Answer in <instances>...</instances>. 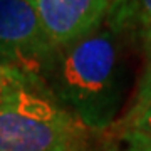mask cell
<instances>
[{
  "mask_svg": "<svg viewBox=\"0 0 151 151\" xmlns=\"http://www.w3.org/2000/svg\"><path fill=\"white\" fill-rule=\"evenodd\" d=\"M119 131H134V133L151 136V101L139 111L126 114L124 119L121 121Z\"/></svg>",
  "mask_w": 151,
  "mask_h": 151,
  "instance_id": "cell-8",
  "label": "cell"
},
{
  "mask_svg": "<svg viewBox=\"0 0 151 151\" xmlns=\"http://www.w3.org/2000/svg\"><path fill=\"white\" fill-rule=\"evenodd\" d=\"M108 151H151V136L134 131H119Z\"/></svg>",
  "mask_w": 151,
  "mask_h": 151,
  "instance_id": "cell-7",
  "label": "cell"
},
{
  "mask_svg": "<svg viewBox=\"0 0 151 151\" xmlns=\"http://www.w3.org/2000/svg\"><path fill=\"white\" fill-rule=\"evenodd\" d=\"M151 101V47L146 49V67L145 72L141 76L138 89H136V97H134V104L128 114L136 113L141 108H145L146 104Z\"/></svg>",
  "mask_w": 151,
  "mask_h": 151,
  "instance_id": "cell-9",
  "label": "cell"
},
{
  "mask_svg": "<svg viewBox=\"0 0 151 151\" xmlns=\"http://www.w3.org/2000/svg\"><path fill=\"white\" fill-rule=\"evenodd\" d=\"M124 34L108 17L92 34L57 49L42 72L49 94L92 133L113 124L126 96Z\"/></svg>",
  "mask_w": 151,
  "mask_h": 151,
  "instance_id": "cell-1",
  "label": "cell"
},
{
  "mask_svg": "<svg viewBox=\"0 0 151 151\" xmlns=\"http://www.w3.org/2000/svg\"><path fill=\"white\" fill-rule=\"evenodd\" d=\"M32 0H0V55L39 77L55 54Z\"/></svg>",
  "mask_w": 151,
  "mask_h": 151,
  "instance_id": "cell-3",
  "label": "cell"
},
{
  "mask_svg": "<svg viewBox=\"0 0 151 151\" xmlns=\"http://www.w3.org/2000/svg\"><path fill=\"white\" fill-rule=\"evenodd\" d=\"M91 133L40 79L0 99V151H87Z\"/></svg>",
  "mask_w": 151,
  "mask_h": 151,
  "instance_id": "cell-2",
  "label": "cell"
},
{
  "mask_svg": "<svg viewBox=\"0 0 151 151\" xmlns=\"http://www.w3.org/2000/svg\"><path fill=\"white\" fill-rule=\"evenodd\" d=\"M118 0H32L44 32L57 49L103 25Z\"/></svg>",
  "mask_w": 151,
  "mask_h": 151,
  "instance_id": "cell-4",
  "label": "cell"
},
{
  "mask_svg": "<svg viewBox=\"0 0 151 151\" xmlns=\"http://www.w3.org/2000/svg\"><path fill=\"white\" fill-rule=\"evenodd\" d=\"M35 79H39V77L27 74L25 70L17 67L14 62H10L9 59L0 55V99L5 97L7 94H10V92H14L19 87H22L24 84L35 81Z\"/></svg>",
  "mask_w": 151,
  "mask_h": 151,
  "instance_id": "cell-6",
  "label": "cell"
},
{
  "mask_svg": "<svg viewBox=\"0 0 151 151\" xmlns=\"http://www.w3.org/2000/svg\"><path fill=\"white\" fill-rule=\"evenodd\" d=\"M109 19L134 34L145 50L151 47V0H118Z\"/></svg>",
  "mask_w": 151,
  "mask_h": 151,
  "instance_id": "cell-5",
  "label": "cell"
}]
</instances>
